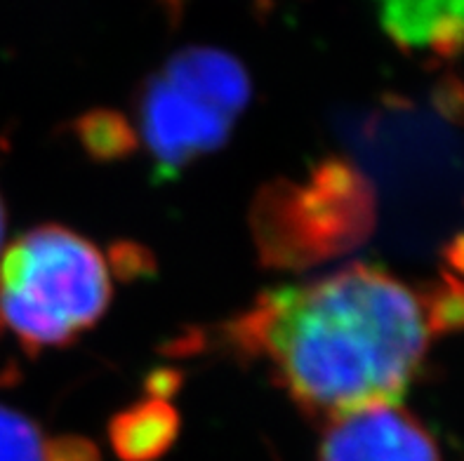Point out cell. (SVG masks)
I'll return each instance as SVG.
<instances>
[{"mask_svg":"<svg viewBox=\"0 0 464 461\" xmlns=\"http://www.w3.org/2000/svg\"><path fill=\"white\" fill-rule=\"evenodd\" d=\"M227 332L234 351L265 362L290 400L325 424L399 405L431 339L422 294L371 264L271 290Z\"/></svg>","mask_w":464,"mask_h":461,"instance_id":"obj_1","label":"cell"},{"mask_svg":"<svg viewBox=\"0 0 464 461\" xmlns=\"http://www.w3.org/2000/svg\"><path fill=\"white\" fill-rule=\"evenodd\" d=\"M111 294L100 247L59 224L31 228L0 257V330L34 356L73 344Z\"/></svg>","mask_w":464,"mask_h":461,"instance_id":"obj_2","label":"cell"},{"mask_svg":"<svg viewBox=\"0 0 464 461\" xmlns=\"http://www.w3.org/2000/svg\"><path fill=\"white\" fill-rule=\"evenodd\" d=\"M137 132L160 177L179 169L227 144L236 118L159 71L137 92Z\"/></svg>","mask_w":464,"mask_h":461,"instance_id":"obj_3","label":"cell"},{"mask_svg":"<svg viewBox=\"0 0 464 461\" xmlns=\"http://www.w3.org/2000/svg\"><path fill=\"white\" fill-rule=\"evenodd\" d=\"M318 461H441L431 433L399 405L325 424Z\"/></svg>","mask_w":464,"mask_h":461,"instance_id":"obj_4","label":"cell"},{"mask_svg":"<svg viewBox=\"0 0 464 461\" xmlns=\"http://www.w3.org/2000/svg\"><path fill=\"white\" fill-rule=\"evenodd\" d=\"M168 78L182 82L208 101L238 118L250 101V78L236 57L218 47H184L160 69Z\"/></svg>","mask_w":464,"mask_h":461,"instance_id":"obj_5","label":"cell"},{"mask_svg":"<svg viewBox=\"0 0 464 461\" xmlns=\"http://www.w3.org/2000/svg\"><path fill=\"white\" fill-rule=\"evenodd\" d=\"M177 433V415L172 405L159 398L130 408L113 419L109 436L116 455L123 461L159 459L172 445Z\"/></svg>","mask_w":464,"mask_h":461,"instance_id":"obj_6","label":"cell"},{"mask_svg":"<svg viewBox=\"0 0 464 461\" xmlns=\"http://www.w3.org/2000/svg\"><path fill=\"white\" fill-rule=\"evenodd\" d=\"M450 17H464V0H382V26L403 50H427Z\"/></svg>","mask_w":464,"mask_h":461,"instance_id":"obj_7","label":"cell"},{"mask_svg":"<svg viewBox=\"0 0 464 461\" xmlns=\"http://www.w3.org/2000/svg\"><path fill=\"white\" fill-rule=\"evenodd\" d=\"M420 294H422L431 337L464 330V283L458 275L443 274L441 281L431 283Z\"/></svg>","mask_w":464,"mask_h":461,"instance_id":"obj_8","label":"cell"},{"mask_svg":"<svg viewBox=\"0 0 464 461\" xmlns=\"http://www.w3.org/2000/svg\"><path fill=\"white\" fill-rule=\"evenodd\" d=\"M45 438L29 417L0 403V461H43Z\"/></svg>","mask_w":464,"mask_h":461,"instance_id":"obj_9","label":"cell"},{"mask_svg":"<svg viewBox=\"0 0 464 461\" xmlns=\"http://www.w3.org/2000/svg\"><path fill=\"white\" fill-rule=\"evenodd\" d=\"M85 144L97 156H121L132 149L135 135L123 120L97 113L94 120H85Z\"/></svg>","mask_w":464,"mask_h":461,"instance_id":"obj_10","label":"cell"},{"mask_svg":"<svg viewBox=\"0 0 464 461\" xmlns=\"http://www.w3.org/2000/svg\"><path fill=\"white\" fill-rule=\"evenodd\" d=\"M43 461H100V452L90 440L54 438L45 440Z\"/></svg>","mask_w":464,"mask_h":461,"instance_id":"obj_11","label":"cell"},{"mask_svg":"<svg viewBox=\"0 0 464 461\" xmlns=\"http://www.w3.org/2000/svg\"><path fill=\"white\" fill-rule=\"evenodd\" d=\"M446 259L458 274H464V235L453 238V243L446 250Z\"/></svg>","mask_w":464,"mask_h":461,"instance_id":"obj_12","label":"cell"},{"mask_svg":"<svg viewBox=\"0 0 464 461\" xmlns=\"http://www.w3.org/2000/svg\"><path fill=\"white\" fill-rule=\"evenodd\" d=\"M3 238H5V207L0 200V247H3Z\"/></svg>","mask_w":464,"mask_h":461,"instance_id":"obj_13","label":"cell"}]
</instances>
